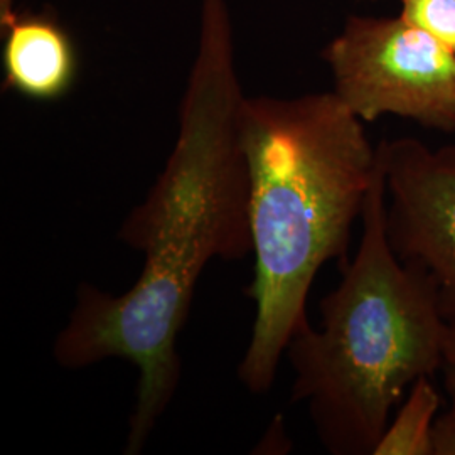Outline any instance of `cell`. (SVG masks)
Here are the masks:
<instances>
[{"mask_svg":"<svg viewBox=\"0 0 455 455\" xmlns=\"http://www.w3.org/2000/svg\"><path fill=\"white\" fill-rule=\"evenodd\" d=\"M434 455H455V417L445 411L434 427Z\"/></svg>","mask_w":455,"mask_h":455,"instance_id":"cell-9","label":"cell"},{"mask_svg":"<svg viewBox=\"0 0 455 455\" xmlns=\"http://www.w3.org/2000/svg\"><path fill=\"white\" fill-rule=\"evenodd\" d=\"M381 152L391 248L430 283L455 327V144L430 148L407 137L381 142Z\"/></svg>","mask_w":455,"mask_h":455,"instance_id":"cell-5","label":"cell"},{"mask_svg":"<svg viewBox=\"0 0 455 455\" xmlns=\"http://www.w3.org/2000/svg\"><path fill=\"white\" fill-rule=\"evenodd\" d=\"M334 92L244 97L240 140L250 180L255 323L238 378L272 388L282 355L307 319L310 287L325 261L346 257L381 147Z\"/></svg>","mask_w":455,"mask_h":455,"instance_id":"cell-2","label":"cell"},{"mask_svg":"<svg viewBox=\"0 0 455 455\" xmlns=\"http://www.w3.org/2000/svg\"><path fill=\"white\" fill-rule=\"evenodd\" d=\"M14 16V0H0V28H4Z\"/></svg>","mask_w":455,"mask_h":455,"instance_id":"cell-11","label":"cell"},{"mask_svg":"<svg viewBox=\"0 0 455 455\" xmlns=\"http://www.w3.org/2000/svg\"><path fill=\"white\" fill-rule=\"evenodd\" d=\"M324 60L334 93L363 122L395 115L455 131V52L403 17H349Z\"/></svg>","mask_w":455,"mask_h":455,"instance_id":"cell-4","label":"cell"},{"mask_svg":"<svg viewBox=\"0 0 455 455\" xmlns=\"http://www.w3.org/2000/svg\"><path fill=\"white\" fill-rule=\"evenodd\" d=\"M400 16L455 52V0H402Z\"/></svg>","mask_w":455,"mask_h":455,"instance_id":"cell-8","label":"cell"},{"mask_svg":"<svg viewBox=\"0 0 455 455\" xmlns=\"http://www.w3.org/2000/svg\"><path fill=\"white\" fill-rule=\"evenodd\" d=\"M439 408V391L430 376L417 379L378 442L374 455H434L432 437Z\"/></svg>","mask_w":455,"mask_h":455,"instance_id":"cell-7","label":"cell"},{"mask_svg":"<svg viewBox=\"0 0 455 455\" xmlns=\"http://www.w3.org/2000/svg\"><path fill=\"white\" fill-rule=\"evenodd\" d=\"M370 2H376V0H370Z\"/></svg>","mask_w":455,"mask_h":455,"instance_id":"cell-12","label":"cell"},{"mask_svg":"<svg viewBox=\"0 0 455 455\" xmlns=\"http://www.w3.org/2000/svg\"><path fill=\"white\" fill-rule=\"evenodd\" d=\"M2 29L5 86L36 101H54L73 88L78 75L76 49L54 19L14 16Z\"/></svg>","mask_w":455,"mask_h":455,"instance_id":"cell-6","label":"cell"},{"mask_svg":"<svg viewBox=\"0 0 455 455\" xmlns=\"http://www.w3.org/2000/svg\"><path fill=\"white\" fill-rule=\"evenodd\" d=\"M385 218L381 152L356 257L321 302V329L306 319L285 349L292 400L307 403L317 437L334 455L374 454L405 391L442 368L449 324L430 283L395 255Z\"/></svg>","mask_w":455,"mask_h":455,"instance_id":"cell-3","label":"cell"},{"mask_svg":"<svg viewBox=\"0 0 455 455\" xmlns=\"http://www.w3.org/2000/svg\"><path fill=\"white\" fill-rule=\"evenodd\" d=\"M442 370L445 373V385L452 400L451 413L455 417V327L449 325L443 338V351H442Z\"/></svg>","mask_w":455,"mask_h":455,"instance_id":"cell-10","label":"cell"},{"mask_svg":"<svg viewBox=\"0 0 455 455\" xmlns=\"http://www.w3.org/2000/svg\"><path fill=\"white\" fill-rule=\"evenodd\" d=\"M243 90L227 0H203L195 63L180 110L174 148L118 240L144 257L127 292L82 285L54 342L66 370L107 359L139 371L125 454H140L180 379L178 339L197 282L212 260L251 253L250 180L240 140Z\"/></svg>","mask_w":455,"mask_h":455,"instance_id":"cell-1","label":"cell"}]
</instances>
